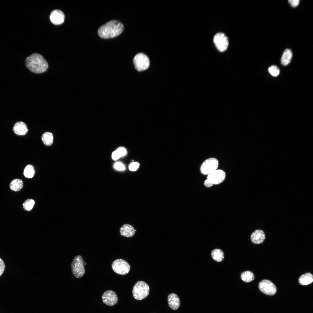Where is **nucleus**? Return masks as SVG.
Segmentation results:
<instances>
[{
	"instance_id": "f257e3e1",
	"label": "nucleus",
	"mask_w": 313,
	"mask_h": 313,
	"mask_svg": "<svg viewBox=\"0 0 313 313\" xmlns=\"http://www.w3.org/2000/svg\"><path fill=\"white\" fill-rule=\"evenodd\" d=\"M124 29L122 23L118 20H112L101 26L98 29V33L103 39L113 38L121 34Z\"/></svg>"
},
{
	"instance_id": "f03ea898",
	"label": "nucleus",
	"mask_w": 313,
	"mask_h": 313,
	"mask_svg": "<svg viewBox=\"0 0 313 313\" xmlns=\"http://www.w3.org/2000/svg\"><path fill=\"white\" fill-rule=\"evenodd\" d=\"M25 64L27 68L32 72L40 74L46 71L48 67V62L41 54L34 53L27 57Z\"/></svg>"
},
{
	"instance_id": "7ed1b4c3",
	"label": "nucleus",
	"mask_w": 313,
	"mask_h": 313,
	"mask_svg": "<svg viewBox=\"0 0 313 313\" xmlns=\"http://www.w3.org/2000/svg\"><path fill=\"white\" fill-rule=\"evenodd\" d=\"M150 292L148 285L145 282L139 281L134 286L132 290L134 297L137 300H142L146 297Z\"/></svg>"
},
{
	"instance_id": "20e7f679",
	"label": "nucleus",
	"mask_w": 313,
	"mask_h": 313,
	"mask_svg": "<svg viewBox=\"0 0 313 313\" xmlns=\"http://www.w3.org/2000/svg\"><path fill=\"white\" fill-rule=\"evenodd\" d=\"M71 271L74 276L81 278L85 273L84 261L82 257L78 255L75 256L71 264Z\"/></svg>"
},
{
	"instance_id": "39448f33",
	"label": "nucleus",
	"mask_w": 313,
	"mask_h": 313,
	"mask_svg": "<svg viewBox=\"0 0 313 313\" xmlns=\"http://www.w3.org/2000/svg\"><path fill=\"white\" fill-rule=\"evenodd\" d=\"M133 62L135 68L139 71L147 69L150 65L149 58L146 55L142 53L136 54L133 59Z\"/></svg>"
},
{
	"instance_id": "423d86ee",
	"label": "nucleus",
	"mask_w": 313,
	"mask_h": 313,
	"mask_svg": "<svg viewBox=\"0 0 313 313\" xmlns=\"http://www.w3.org/2000/svg\"><path fill=\"white\" fill-rule=\"evenodd\" d=\"M219 166L218 160L214 158H210L204 161L200 167L201 173L208 175L216 170Z\"/></svg>"
},
{
	"instance_id": "0eeeda50",
	"label": "nucleus",
	"mask_w": 313,
	"mask_h": 313,
	"mask_svg": "<svg viewBox=\"0 0 313 313\" xmlns=\"http://www.w3.org/2000/svg\"><path fill=\"white\" fill-rule=\"evenodd\" d=\"M112 267L114 272L122 275L128 273L130 270V266L128 263L121 259L114 261L112 264Z\"/></svg>"
},
{
	"instance_id": "6e6552de",
	"label": "nucleus",
	"mask_w": 313,
	"mask_h": 313,
	"mask_svg": "<svg viewBox=\"0 0 313 313\" xmlns=\"http://www.w3.org/2000/svg\"><path fill=\"white\" fill-rule=\"evenodd\" d=\"M214 42L217 49L220 52L225 51L228 46V41L227 37L223 33H217L214 37Z\"/></svg>"
},
{
	"instance_id": "1a4fd4ad",
	"label": "nucleus",
	"mask_w": 313,
	"mask_h": 313,
	"mask_svg": "<svg viewBox=\"0 0 313 313\" xmlns=\"http://www.w3.org/2000/svg\"><path fill=\"white\" fill-rule=\"evenodd\" d=\"M259 288L263 293L268 295H273L276 293L277 289L275 285L270 280L264 279L259 284Z\"/></svg>"
},
{
	"instance_id": "9d476101",
	"label": "nucleus",
	"mask_w": 313,
	"mask_h": 313,
	"mask_svg": "<svg viewBox=\"0 0 313 313\" xmlns=\"http://www.w3.org/2000/svg\"><path fill=\"white\" fill-rule=\"evenodd\" d=\"M226 177L225 172L222 170L216 169L208 175L207 179L213 185H218L225 180Z\"/></svg>"
},
{
	"instance_id": "9b49d317",
	"label": "nucleus",
	"mask_w": 313,
	"mask_h": 313,
	"mask_svg": "<svg viewBox=\"0 0 313 313\" xmlns=\"http://www.w3.org/2000/svg\"><path fill=\"white\" fill-rule=\"evenodd\" d=\"M102 298L103 303L110 306L114 305L118 301L117 295L114 292L111 290H107L104 292Z\"/></svg>"
},
{
	"instance_id": "f8f14e48",
	"label": "nucleus",
	"mask_w": 313,
	"mask_h": 313,
	"mask_svg": "<svg viewBox=\"0 0 313 313\" xmlns=\"http://www.w3.org/2000/svg\"><path fill=\"white\" fill-rule=\"evenodd\" d=\"M50 19L51 22L55 25H59L63 23L65 15L63 12L59 10H54L50 13Z\"/></svg>"
},
{
	"instance_id": "ddd939ff",
	"label": "nucleus",
	"mask_w": 313,
	"mask_h": 313,
	"mask_svg": "<svg viewBox=\"0 0 313 313\" xmlns=\"http://www.w3.org/2000/svg\"><path fill=\"white\" fill-rule=\"evenodd\" d=\"M265 235L263 231L257 229L254 231L251 235L252 241L255 244L262 243L265 239Z\"/></svg>"
},
{
	"instance_id": "4468645a",
	"label": "nucleus",
	"mask_w": 313,
	"mask_h": 313,
	"mask_svg": "<svg viewBox=\"0 0 313 313\" xmlns=\"http://www.w3.org/2000/svg\"><path fill=\"white\" fill-rule=\"evenodd\" d=\"M168 305L170 307L174 310L179 308L180 305V300L176 294L172 293L169 294L168 297Z\"/></svg>"
},
{
	"instance_id": "2eb2a0df",
	"label": "nucleus",
	"mask_w": 313,
	"mask_h": 313,
	"mask_svg": "<svg viewBox=\"0 0 313 313\" xmlns=\"http://www.w3.org/2000/svg\"><path fill=\"white\" fill-rule=\"evenodd\" d=\"M136 230L132 225L125 224L120 228V232L123 236L128 237H131L134 235Z\"/></svg>"
},
{
	"instance_id": "dca6fc26",
	"label": "nucleus",
	"mask_w": 313,
	"mask_h": 313,
	"mask_svg": "<svg viewBox=\"0 0 313 313\" xmlns=\"http://www.w3.org/2000/svg\"><path fill=\"white\" fill-rule=\"evenodd\" d=\"M13 130L15 133L18 135H24L28 131L26 124L22 121L16 123L14 126Z\"/></svg>"
},
{
	"instance_id": "f3484780",
	"label": "nucleus",
	"mask_w": 313,
	"mask_h": 313,
	"mask_svg": "<svg viewBox=\"0 0 313 313\" xmlns=\"http://www.w3.org/2000/svg\"><path fill=\"white\" fill-rule=\"evenodd\" d=\"M292 56V53L291 50L287 48L284 51L282 55L281 62L282 65H286L291 62Z\"/></svg>"
},
{
	"instance_id": "a211bd4d",
	"label": "nucleus",
	"mask_w": 313,
	"mask_h": 313,
	"mask_svg": "<svg viewBox=\"0 0 313 313\" xmlns=\"http://www.w3.org/2000/svg\"><path fill=\"white\" fill-rule=\"evenodd\" d=\"M299 283L302 285L310 284L313 281V275L310 273H307L301 275L299 279Z\"/></svg>"
},
{
	"instance_id": "6ab92c4d",
	"label": "nucleus",
	"mask_w": 313,
	"mask_h": 313,
	"mask_svg": "<svg viewBox=\"0 0 313 313\" xmlns=\"http://www.w3.org/2000/svg\"><path fill=\"white\" fill-rule=\"evenodd\" d=\"M211 255L212 259L218 262L222 261L224 257L223 252L219 248L214 249L211 252Z\"/></svg>"
},
{
	"instance_id": "aec40b11",
	"label": "nucleus",
	"mask_w": 313,
	"mask_h": 313,
	"mask_svg": "<svg viewBox=\"0 0 313 313\" xmlns=\"http://www.w3.org/2000/svg\"><path fill=\"white\" fill-rule=\"evenodd\" d=\"M23 185V182L21 179H16L11 181L10 184V188L12 191L17 192L21 189Z\"/></svg>"
},
{
	"instance_id": "412c9836",
	"label": "nucleus",
	"mask_w": 313,
	"mask_h": 313,
	"mask_svg": "<svg viewBox=\"0 0 313 313\" xmlns=\"http://www.w3.org/2000/svg\"><path fill=\"white\" fill-rule=\"evenodd\" d=\"M41 139L43 143L46 145L50 146L53 143V137L52 134L49 132H46L42 135Z\"/></svg>"
},
{
	"instance_id": "4be33fe9",
	"label": "nucleus",
	"mask_w": 313,
	"mask_h": 313,
	"mask_svg": "<svg viewBox=\"0 0 313 313\" xmlns=\"http://www.w3.org/2000/svg\"><path fill=\"white\" fill-rule=\"evenodd\" d=\"M241 278L244 282L249 283L254 280L255 277L254 274L252 272L246 271L241 273Z\"/></svg>"
},
{
	"instance_id": "5701e85b",
	"label": "nucleus",
	"mask_w": 313,
	"mask_h": 313,
	"mask_svg": "<svg viewBox=\"0 0 313 313\" xmlns=\"http://www.w3.org/2000/svg\"><path fill=\"white\" fill-rule=\"evenodd\" d=\"M126 153L127 151L123 147H121L113 152L112 158L114 160H116L124 156Z\"/></svg>"
},
{
	"instance_id": "b1692460",
	"label": "nucleus",
	"mask_w": 313,
	"mask_h": 313,
	"mask_svg": "<svg viewBox=\"0 0 313 313\" xmlns=\"http://www.w3.org/2000/svg\"><path fill=\"white\" fill-rule=\"evenodd\" d=\"M34 168L32 165H28L24 169L23 174L24 176L27 178H32L34 176Z\"/></svg>"
},
{
	"instance_id": "393cba45",
	"label": "nucleus",
	"mask_w": 313,
	"mask_h": 313,
	"mask_svg": "<svg viewBox=\"0 0 313 313\" xmlns=\"http://www.w3.org/2000/svg\"><path fill=\"white\" fill-rule=\"evenodd\" d=\"M35 203L34 200L28 199L26 200L23 204V207L25 210L27 211L31 210L33 208Z\"/></svg>"
},
{
	"instance_id": "a878e982",
	"label": "nucleus",
	"mask_w": 313,
	"mask_h": 313,
	"mask_svg": "<svg viewBox=\"0 0 313 313\" xmlns=\"http://www.w3.org/2000/svg\"><path fill=\"white\" fill-rule=\"evenodd\" d=\"M268 70L271 74L274 77L278 76L280 73L279 69L275 65H272L270 67Z\"/></svg>"
},
{
	"instance_id": "bb28decb",
	"label": "nucleus",
	"mask_w": 313,
	"mask_h": 313,
	"mask_svg": "<svg viewBox=\"0 0 313 313\" xmlns=\"http://www.w3.org/2000/svg\"><path fill=\"white\" fill-rule=\"evenodd\" d=\"M139 166V164L137 162H134L131 163L129 166V168L130 170L132 171H135L137 170Z\"/></svg>"
},
{
	"instance_id": "cd10ccee",
	"label": "nucleus",
	"mask_w": 313,
	"mask_h": 313,
	"mask_svg": "<svg viewBox=\"0 0 313 313\" xmlns=\"http://www.w3.org/2000/svg\"><path fill=\"white\" fill-rule=\"evenodd\" d=\"M114 167L115 169L121 171L124 170L125 168L124 165L120 162L115 163L114 165Z\"/></svg>"
},
{
	"instance_id": "c85d7f7f",
	"label": "nucleus",
	"mask_w": 313,
	"mask_h": 313,
	"mask_svg": "<svg viewBox=\"0 0 313 313\" xmlns=\"http://www.w3.org/2000/svg\"><path fill=\"white\" fill-rule=\"evenodd\" d=\"M288 1L292 6L295 7L299 4L300 1L299 0H289Z\"/></svg>"
},
{
	"instance_id": "c756f323",
	"label": "nucleus",
	"mask_w": 313,
	"mask_h": 313,
	"mask_svg": "<svg viewBox=\"0 0 313 313\" xmlns=\"http://www.w3.org/2000/svg\"><path fill=\"white\" fill-rule=\"evenodd\" d=\"M5 265L3 261L0 258V276L4 271Z\"/></svg>"
},
{
	"instance_id": "7c9ffc66",
	"label": "nucleus",
	"mask_w": 313,
	"mask_h": 313,
	"mask_svg": "<svg viewBox=\"0 0 313 313\" xmlns=\"http://www.w3.org/2000/svg\"><path fill=\"white\" fill-rule=\"evenodd\" d=\"M204 185L205 186L208 188L210 187L213 185L207 179L205 181Z\"/></svg>"
}]
</instances>
